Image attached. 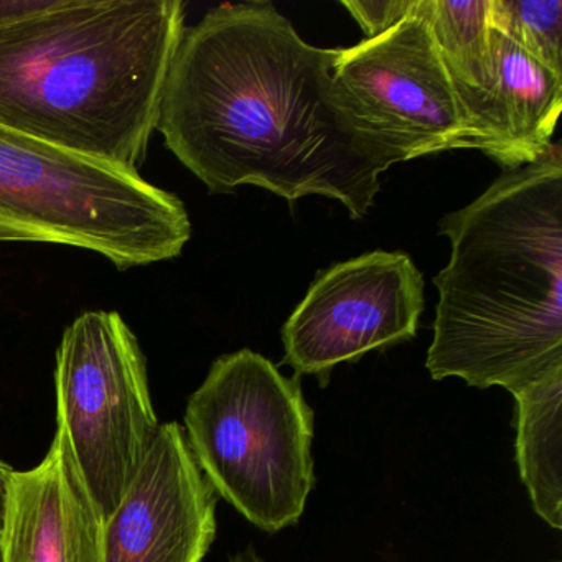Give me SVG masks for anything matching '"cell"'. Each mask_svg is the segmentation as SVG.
<instances>
[{
  "instance_id": "cell-1",
  "label": "cell",
  "mask_w": 562,
  "mask_h": 562,
  "mask_svg": "<svg viewBox=\"0 0 562 562\" xmlns=\"http://www.w3.org/2000/svg\"><path fill=\"white\" fill-rule=\"evenodd\" d=\"M335 58L268 2L210 9L183 32L157 133L210 193L321 195L364 218L391 166L345 113Z\"/></svg>"
},
{
  "instance_id": "cell-2",
  "label": "cell",
  "mask_w": 562,
  "mask_h": 562,
  "mask_svg": "<svg viewBox=\"0 0 562 562\" xmlns=\"http://www.w3.org/2000/svg\"><path fill=\"white\" fill-rule=\"evenodd\" d=\"M439 228L452 251L434 279L430 376L515 394L561 373V144L503 173Z\"/></svg>"
},
{
  "instance_id": "cell-3",
  "label": "cell",
  "mask_w": 562,
  "mask_h": 562,
  "mask_svg": "<svg viewBox=\"0 0 562 562\" xmlns=\"http://www.w3.org/2000/svg\"><path fill=\"white\" fill-rule=\"evenodd\" d=\"M186 29L182 0H48L0 25V126L139 173Z\"/></svg>"
},
{
  "instance_id": "cell-4",
  "label": "cell",
  "mask_w": 562,
  "mask_h": 562,
  "mask_svg": "<svg viewBox=\"0 0 562 562\" xmlns=\"http://www.w3.org/2000/svg\"><path fill=\"white\" fill-rule=\"evenodd\" d=\"M190 236L182 200L140 173L0 126V243L71 246L124 271L176 259Z\"/></svg>"
},
{
  "instance_id": "cell-5",
  "label": "cell",
  "mask_w": 562,
  "mask_h": 562,
  "mask_svg": "<svg viewBox=\"0 0 562 562\" xmlns=\"http://www.w3.org/2000/svg\"><path fill=\"white\" fill-rule=\"evenodd\" d=\"M186 424L203 475L252 525L276 532L301 518L314 462L297 378L248 348L225 355L190 397Z\"/></svg>"
},
{
  "instance_id": "cell-6",
  "label": "cell",
  "mask_w": 562,
  "mask_h": 562,
  "mask_svg": "<svg viewBox=\"0 0 562 562\" xmlns=\"http://www.w3.org/2000/svg\"><path fill=\"white\" fill-rule=\"evenodd\" d=\"M58 430L100 509L113 515L160 430L136 335L117 312L90 311L61 337Z\"/></svg>"
},
{
  "instance_id": "cell-7",
  "label": "cell",
  "mask_w": 562,
  "mask_h": 562,
  "mask_svg": "<svg viewBox=\"0 0 562 562\" xmlns=\"http://www.w3.org/2000/svg\"><path fill=\"white\" fill-rule=\"evenodd\" d=\"M334 81L345 113L391 167L446 150H480L424 0L384 34L337 48Z\"/></svg>"
},
{
  "instance_id": "cell-8",
  "label": "cell",
  "mask_w": 562,
  "mask_h": 562,
  "mask_svg": "<svg viewBox=\"0 0 562 562\" xmlns=\"http://www.w3.org/2000/svg\"><path fill=\"white\" fill-rule=\"evenodd\" d=\"M424 279L404 252L373 251L318 272L282 328L284 363L327 380L345 361L413 340Z\"/></svg>"
},
{
  "instance_id": "cell-9",
  "label": "cell",
  "mask_w": 562,
  "mask_h": 562,
  "mask_svg": "<svg viewBox=\"0 0 562 562\" xmlns=\"http://www.w3.org/2000/svg\"><path fill=\"white\" fill-rule=\"evenodd\" d=\"M215 495L179 424L159 434L113 515L104 562H202L215 538Z\"/></svg>"
},
{
  "instance_id": "cell-10",
  "label": "cell",
  "mask_w": 562,
  "mask_h": 562,
  "mask_svg": "<svg viewBox=\"0 0 562 562\" xmlns=\"http://www.w3.org/2000/svg\"><path fill=\"white\" fill-rule=\"evenodd\" d=\"M2 562H104L103 518L64 434L41 465L12 473Z\"/></svg>"
},
{
  "instance_id": "cell-11",
  "label": "cell",
  "mask_w": 562,
  "mask_h": 562,
  "mask_svg": "<svg viewBox=\"0 0 562 562\" xmlns=\"http://www.w3.org/2000/svg\"><path fill=\"white\" fill-rule=\"evenodd\" d=\"M492 48V160L512 172L535 164L552 146L562 110V75L529 57L493 27Z\"/></svg>"
},
{
  "instance_id": "cell-12",
  "label": "cell",
  "mask_w": 562,
  "mask_h": 562,
  "mask_svg": "<svg viewBox=\"0 0 562 562\" xmlns=\"http://www.w3.org/2000/svg\"><path fill=\"white\" fill-rule=\"evenodd\" d=\"M440 57L480 139L493 159L492 93L495 85L490 0H424Z\"/></svg>"
},
{
  "instance_id": "cell-13",
  "label": "cell",
  "mask_w": 562,
  "mask_h": 562,
  "mask_svg": "<svg viewBox=\"0 0 562 562\" xmlns=\"http://www.w3.org/2000/svg\"><path fill=\"white\" fill-rule=\"evenodd\" d=\"M521 479L532 506L554 528L562 526V371L516 391Z\"/></svg>"
},
{
  "instance_id": "cell-14",
  "label": "cell",
  "mask_w": 562,
  "mask_h": 562,
  "mask_svg": "<svg viewBox=\"0 0 562 562\" xmlns=\"http://www.w3.org/2000/svg\"><path fill=\"white\" fill-rule=\"evenodd\" d=\"M488 21L529 57L562 75L561 0H490Z\"/></svg>"
},
{
  "instance_id": "cell-15",
  "label": "cell",
  "mask_w": 562,
  "mask_h": 562,
  "mask_svg": "<svg viewBox=\"0 0 562 562\" xmlns=\"http://www.w3.org/2000/svg\"><path fill=\"white\" fill-rule=\"evenodd\" d=\"M414 2L416 0H351L344 2V8L353 15L367 38H374L403 21L414 8Z\"/></svg>"
},
{
  "instance_id": "cell-16",
  "label": "cell",
  "mask_w": 562,
  "mask_h": 562,
  "mask_svg": "<svg viewBox=\"0 0 562 562\" xmlns=\"http://www.w3.org/2000/svg\"><path fill=\"white\" fill-rule=\"evenodd\" d=\"M48 4V0H0V25L34 14Z\"/></svg>"
},
{
  "instance_id": "cell-17",
  "label": "cell",
  "mask_w": 562,
  "mask_h": 562,
  "mask_svg": "<svg viewBox=\"0 0 562 562\" xmlns=\"http://www.w3.org/2000/svg\"><path fill=\"white\" fill-rule=\"evenodd\" d=\"M12 473H14V470L11 467L0 462V539H2V532H4L9 498H11Z\"/></svg>"
},
{
  "instance_id": "cell-18",
  "label": "cell",
  "mask_w": 562,
  "mask_h": 562,
  "mask_svg": "<svg viewBox=\"0 0 562 562\" xmlns=\"http://www.w3.org/2000/svg\"><path fill=\"white\" fill-rule=\"evenodd\" d=\"M235 562H256V561H251V559H238V561H235Z\"/></svg>"
},
{
  "instance_id": "cell-19",
  "label": "cell",
  "mask_w": 562,
  "mask_h": 562,
  "mask_svg": "<svg viewBox=\"0 0 562 562\" xmlns=\"http://www.w3.org/2000/svg\"><path fill=\"white\" fill-rule=\"evenodd\" d=\"M0 562H2V552H0Z\"/></svg>"
}]
</instances>
